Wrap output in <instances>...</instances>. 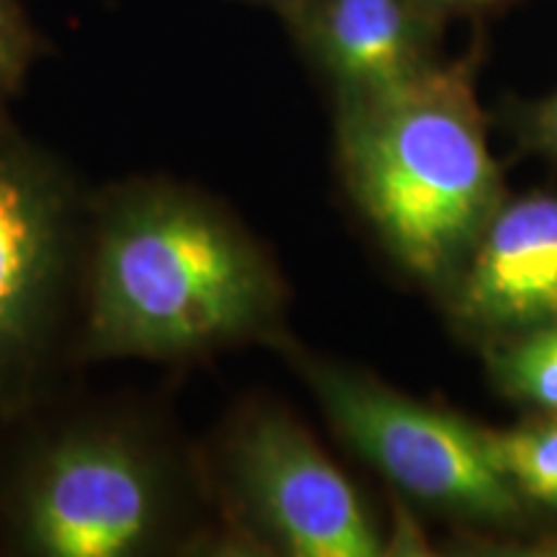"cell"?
Returning <instances> with one entry per match:
<instances>
[{
	"label": "cell",
	"instance_id": "6da1fadb",
	"mask_svg": "<svg viewBox=\"0 0 557 557\" xmlns=\"http://www.w3.org/2000/svg\"><path fill=\"white\" fill-rule=\"evenodd\" d=\"M86 238L81 359L189 361L287 341L276 267L205 194L129 181L90 209Z\"/></svg>",
	"mask_w": 557,
	"mask_h": 557
},
{
	"label": "cell",
	"instance_id": "7a4b0ae2",
	"mask_svg": "<svg viewBox=\"0 0 557 557\" xmlns=\"http://www.w3.org/2000/svg\"><path fill=\"white\" fill-rule=\"evenodd\" d=\"M475 73L470 52L377 99L336 107L351 201L389 259L436 292L506 199Z\"/></svg>",
	"mask_w": 557,
	"mask_h": 557
},
{
	"label": "cell",
	"instance_id": "3957f363",
	"mask_svg": "<svg viewBox=\"0 0 557 557\" xmlns=\"http://www.w3.org/2000/svg\"><path fill=\"white\" fill-rule=\"evenodd\" d=\"M199 480L158 423L88 410L34 429L0 480V540L29 557H150L191 547Z\"/></svg>",
	"mask_w": 557,
	"mask_h": 557
},
{
	"label": "cell",
	"instance_id": "277c9868",
	"mask_svg": "<svg viewBox=\"0 0 557 557\" xmlns=\"http://www.w3.org/2000/svg\"><path fill=\"white\" fill-rule=\"evenodd\" d=\"M341 442L400 496L459 524L517 532L532 519L487 447V429L338 361L292 351Z\"/></svg>",
	"mask_w": 557,
	"mask_h": 557
},
{
	"label": "cell",
	"instance_id": "5b68a950",
	"mask_svg": "<svg viewBox=\"0 0 557 557\" xmlns=\"http://www.w3.org/2000/svg\"><path fill=\"white\" fill-rule=\"evenodd\" d=\"M214 485L233 527L289 557H377L385 537L354 487L295 416L259 403L227 423Z\"/></svg>",
	"mask_w": 557,
	"mask_h": 557
},
{
	"label": "cell",
	"instance_id": "8992f818",
	"mask_svg": "<svg viewBox=\"0 0 557 557\" xmlns=\"http://www.w3.org/2000/svg\"><path fill=\"white\" fill-rule=\"evenodd\" d=\"M81 199L58 165L0 127V418L39 395L81 259Z\"/></svg>",
	"mask_w": 557,
	"mask_h": 557
},
{
	"label": "cell",
	"instance_id": "52a82bcc",
	"mask_svg": "<svg viewBox=\"0 0 557 557\" xmlns=\"http://www.w3.org/2000/svg\"><path fill=\"white\" fill-rule=\"evenodd\" d=\"M438 295L455 329L485 348L557 323V194L500 201Z\"/></svg>",
	"mask_w": 557,
	"mask_h": 557
},
{
	"label": "cell",
	"instance_id": "ba28073f",
	"mask_svg": "<svg viewBox=\"0 0 557 557\" xmlns=\"http://www.w3.org/2000/svg\"><path fill=\"white\" fill-rule=\"evenodd\" d=\"M447 21L434 0H302L284 24L333 103L351 107L436 67Z\"/></svg>",
	"mask_w": 557,
	"mask_h": 557
},
{
	"label": "cell",
	"instance_id": "9c48e42d",
	"mask_svg": "<svg viewBox=\"0 0 557 557\" xmlns=\"http://www.w3.org/2000/svg\"><path fill=\"white\" fill-rule=\"evenodd\" d=\"M487 447L521 500L557 517V416L537 413L511 429H487Z\"/></svg>",
	"mask_w": 557,
	"mask_h": 557
},
{
	"label": "cell",
	"instance_id": "30bf717a",
	"mask_svg": "<svg viewBox=\"0 0 557 557\" xmlns=\"http://www.w3.org/2000/svg\"><path fill=\"white\" fill-rule=\"evenodd\" d=\"M487 369L508 400L557 416V323L485 348Z\"/></svg>",
	"mask_w": 557,
	"mask_h": 557
},
{
	"label": "cell",
	"instance_id": "8fae6325",
	"mask_svg": "<svg viewBox=\"0 0 557 557\" xmlns=\"http://www.w3.org/2000/svg\"><path fill=\"white\" fill-rule=\"evenodd\" d=\"M37 58V37L16 0H0V99L16 94Z\"/></svg>",
	"mask_w": 557,
	"mask_h": 557
},
{
	"label": "cell",
	"instance_id": "7c38bea8",
	"mask_svg": "<svg viewBox=\"0 0 557 557\" xmlns=\"http://www.w3.org/2000/svg\"><path fill=\"white\" fill-rule=\"evenodd\" d=\"M517 127L529 150L557 160V90L545 99L521 103Z\"/></svg>",
	"mask_w": 557,
	"mask_h": 557
},
{
	"label": "cell",
	"instance_id": "4fadbf2b",
	"mask_svg": "<svg viewBox=\"0 0 557 557\" xmlns=\"http://www.w3.org/2000/svg\"><path fill=\"white\" fill-rule=\"evenodd\" d=\"M513 0H434V5L447 16H480L511 5Z\"/></svg>",
	"mask_w": 557,
	"mask_h": 557
},
{
	"label": "cell",
	"instance_id": "5bb4252c",
	"mask_svg": "<svg viewBox=\"0 0 557 557\" xmlns=\"http://www.w3.org/2000/svg\"><path fill=\"white\" fill-rule=\"evenodd\" d=\"M248 3H256V5H263V9H271L274 13H278L282 16V21L292 16L295 13V9L302 0H248Z\"/></svg>",
	"mask_w": 557,
	"mask_h": 557
}]
</instances>
